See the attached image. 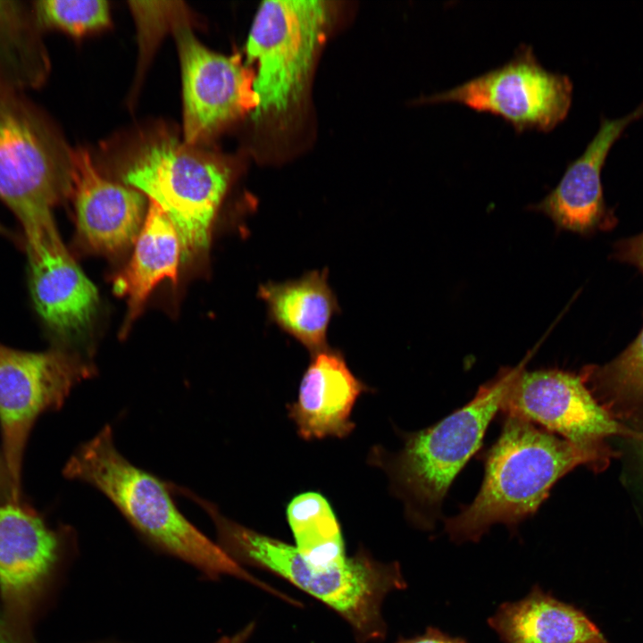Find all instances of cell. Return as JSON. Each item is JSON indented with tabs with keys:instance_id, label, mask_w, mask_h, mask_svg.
I'll use <instances>...</instances> for the list:
<instances>
[{
	"instance_id": "cell-1",
	"label": "cell",
	"mask_w": 643,
	"mask_h": 643,
	"mask_svg": "<svg viewBox=\"0 0 643 643\" xmlns=\"http://www.w3.org/2000/svg\"><path fill=\"white\" fill-rule=\"evenodd\" d=\"M614 453L605 444L582 447L522 417L505 414L501 434L489 449L485 475L473 501L445 522L456 543L478 542L497 523L514 530L533 515L553 486L579 465L605 467Z\"/></svg>"
},
{
	"instance_id": "cell-2",
	"label": "cell",
	"mask_w": 643,
	"mask_h": 643,
	"mask_svg": "<svg viewBox=\"0 0 643 643\" xmlns=\"http://www.w3.org/2000/svg\"><path fill=\"white\" fill-rule=\"evenodd\" d=\"M188 498L210 516L219 546L235 561L269 572L322 602L349 625L357 643L385 640L383 602L391 592L407 588L398 562L379 561L360 548L343 565L317 570L294 546L225 517L215 505L193 492Z\"/></svg>"
},
{
	"instance_id": "cell-3",
	"label": "cell",
	"mask_w": 643,
	"mask_h": 643,
	"mask_svg": "<svg viewBox=\"0 0 643 643\" xmlns=\"http://www.w3.org/2000/svg\"><path fill=\"white\" fill-rule=\"evenodd\" d=\"M63 474L97 489L144 538L208 577H235L286 598L195 527L175 505L169 483L135 466L118 451L109 424L79 447Z\"/></svg>"
},
{
	"instance_id": "cell-4",
	"label": "cell",
	"mask_w": 643,
	"mask_h": 643,
	"mask_svg": "<svg viewBox=\"0 0 643 643\" xmlns=\"http://www.w3.org/2000/svg\"><path fill=\"white\" fill-rule=\"evenodd\" d=\"M518 368H502L465 405L405 436L403 448L393 458L391 472L408 516L417 527H435L449 487L480 447Z\"/></svg>"
},
{
	"instance_id": "cell-5",
	"label": "cell",
	"mask_w": 643,
	"mask_h": 643,
	"mask_svg": "<svg viewBox=\"0 0 643 643\" xmlns=\"http://www.w3.org/2000/svg\"><path fill=\"white\" fill-rule=\"evenodd\" d=\"M71 150L16 90L0 86V200L24 242L56 226L53 208L71 191Z\"/></svg>"
},
{
	"instance_id": "cell-6",
	"label": "cell",
	"mask_w": 643,
	"mask_h": 643,
	"mask_svg": "<svg viewBox=\"0 0 643 643\" xmlns=\"http://www.w3.org/2000/svg\"><path fill=\"white\" fill-rule=\"evenodd\" d=\"M331 19L325 1L262 3L246 44L247 60L256 65L254 118H279L301 101Z\"/></svg>"
},
{
	"instance_id": "cell-7",
	"label": "cell",
	"mask_w": 643,
	"mask_h": 643,
	"mask_svg": "<svg viewBox=\"0 0 643 643\" xmlns=\"http://www.w3.org/2000/svg\"><path fill=\"white\" fill-rule=\"evenodd\" d=\"M124 181L164 212L186 258L208 246L230 171L177 139L165 138L145 148L126 171Z\"/></svg>"
},
{
	"instance_id": "cell-8",
	"label": "cell",
	"mask_w": 643,
	"mask_h": 643,
	"mask_svg": "<svg viewBox=\"0 0 643 643\" xmlns=\"http://www.w3.org/2000/svg\"><path fill=\"white\" fill-rule=\"evenodd\" d=\"M93 370L62 350L29 352L0 344V430L3 459L19 503L25 446L38 417L61 407Z\"/></svg>"
},
{
	"instance_id": "cell-9",
	"label": "cell",
	"mask_w": 643,
	"mask_h": 643,
	"mask_svg": "<svg viewBox=\"0 0 643 643\" xmlns=\"http://www.w3.org/2000/svg\"><path fill=\"white\" fill-rule=\"evenodd\" d=\"M572 89L566 74L547 70L532 47L522 44L501 66L419 101L458 103L499 116L518 132L550 131L566 118Z\"/></svg>"
},
{
	"instance_id": "cell-10",
	"label": "cell",
	"mask_w": 643,
	"mask_h": 643,
	"mask_svg": "<svg viewBox=\"0 0 643 643\" xmlns=\"http://www.w3.org/2000/svg\"><path fill=\"white\" fill-rule=\"evenodd\" d=\"M500 410L582 447L604 445L603 438L610 436L641 438L598 402L580 373L553 369L526 372L520 364Z\"/></svg>"
},
{
	"instance_id": "cell-11",
	"label": "cell",
	"mask_w": 643,
	"mask_h": 643,
	"mask_svg": "<svg viewBox=\"0 0 643 643\" xmlns=\"http://www.w3.org/2000/svg\"><path fill=\"white\" fill-rule=\"evenodd\" d=\"M173 31L181 63L184 136L191 145L255 111V74L238 55L226 56L207 49L183 19L174 20Z\"/></svg>"
},
{
	"instance_id": "cell-12",
	"label": "cell",
	"mask_w": 643,
	"mask_h": 643,
	"mask_svg": "<svg viewBox=\"0 0 643 643\" xmlns=\"http://www.w3.org/2000/svg\"><path fill=\"white\" fill-rule=\"evenodd\" d=\"M24 246L29 289L38 317L59 338L77 337L96 311L95 286L65 247L57 228Z\"/></svg>"
},
{
	"instance_id": "cell-13",
	"label": "cell",
	"mask_w": 643,
	"mask_h": 643,
	"mask_svg": "<svg viewBox=\"0 0 643 643\" xmlns=\"http://www.w3.org/2000/svg\"><path fill=\"white\" fill-rule=\"evenodd\" d=\"M70 193L81 244L99 253L114 254L136 240L144 216L143 195L102 177L82 149L71 150Z\"/></svg>"
},
{
	"instance_id": "cell-14",
	"label": "cell",
	"mask_w": 643,
	"mask_h": 643,
	"mask_svg": "<svg viewBox=\"0 0 643 643\" xmlns=\"http://www.w3.org/2000/svg\"><path fill=\"white\" fill-rule=\"evenodd\" d=\"M643 118V102L629 114L605 119L577 159L566 168L556 187L533 208L547 215L559 229L580 234L612 229L614 213L604 200L601 172L615 141L633 121Z\"/></svg>"
},
{
	"instance_id": "cell-15",
	"label": "cell",
	"mask_w": 643,
	"mask_h": 643,
	"mask_svg": "<svg viewBox=\"0 0 643 643\" xmlns=\"http://www.w3.org/2000/svg\"><path fill=\"white\" fill-rule=\"evenodd\" d=\"M365 390L343 355L327 347L313 354L289 415L305 439L343 438L354 429L352 409Z\"/></svg>"
},
{
	"instance_id": "cell-16",
	"label": "cell",
	"mask_w": 643,
	"mask_h": 643,
	"mask_svg": "<svg viewBox=\"0 0 643 643\" xmlns=\"http://www.w3.org/2000/svg\"><path fill=\"white\" fill-rule=\"evenodd\" d=\"M59 537L29 510L0 504V591L7 604L21 606L37 592L54 564Z\"/></svg>"
},
{
	"instance_id": "cell-17",
	"label": "cell",
	"mask_w": 643,
	"mask_h": 643,
	"mask_svg": "<svg viewBox=\"0 0 643 643\" xmlns=\"http://www.w3.org/2000/svg\"><path fill=\"white\" fill-rule=\"evenodd\" d=\"M487 622L502 643H609L581 609L538 584L523 598L501 604Z\"/></svg>"
},
{
	"instance_id": "cell-18",
	"label": "cell",
	"mask_w": 643,
	"mask_h": 643,
	"mask_svg": "<svg viewBox=\"0 0 643 643\" xmlns=\"http://www.w3.org/2000/svg\"><path fill=\"white\" fill-rule=\"evenodd\" d=\"M270 320L313 354L327 348L331 318L339 311L328 283V271H313L299 279L267 282L259 288Z\"/></svg>"
},
{
	"instance_id": "cell-19",
	"label": "cell",
	"mask_w": 643,
	"mask_h": 643,
	"mask_svg": "<svg viewBox=\"0 0 643 643\" xmlns=\"http://www.w3.org/2000/svg\"><path fill=\"white\" fill-rule=\"evenodd\" d=\"M128 266L115 277L113 290L128 301L129 326L139 314L153 289L163 280L176 282L181 252L179 235L171 220L150 202Z\"/></svg>"
},
{
	"instance_id": "cell-20",
	"label": "cell",
	"mask_w": 643,
	"mask_h": 643,
	"mask_svg": "<svg viewBox=\"0 0 643 643\" xmlns=\"http://www.w3.org/2000/svg\"><path fill=\"white\" fill-rule=\"evenodd\" d=\"M287 518L294 547L309 565L326 571L347 562L340 525L322 495L306 492L296 496L288 505Z\"/></svg>"
},
{
	"instance_id": "cell-21",
	"label": "cell",
	"mask_w": 643,
	"mask_h": 643,
	"mask_svg": "<svg viewBox=\"0 0 643 643\" xmlns=\"http://www.w3.org/2000/svg\"><path fill=\"white\" fill-rule=\"evenodd\" d=\"M32 12L16 1H0V86L18 90L39 83L45 56Z\"/></svg>"
},
{
	"instance_id": "cell-22",
	"label": "cell",
	"mask_w": 643,
	"mask_h": 643,
	"mask_svg": "<svg viewBox=\"0 0 643 643\" xmlns=\"http://www.w3.org/2000/svg\"><path fill=\"white\" fill-rule=\"evenodd\" d=\"M594 396L614 416L643 414V328L614 359L603 366L589 365L580 372Z\"/></svg>"
},
{
	"instance_id": "cell-23",
	"label": "cell",
	"mask_w": 643,
	"mask_h": 643,
	"mask_svg": "<svg viewBox=\"0 0 643 643\" xmlns=\"http://www.w3.org/2000/svg\"><path fill=\"white\" fill-rule=\"evenodd\" d=\"M38 29H54L72 36L106 27L108 3L103 0H40L31 7Z\"/></svg>"
},
{
	"instance_id": "cell-24",
	"label": "cell",
	"mask_w": 643,
	"mask_h": 643,
	"mask_svg": "<svg viewBox=\"0 0 643 643\" xmlns=\"http://www.w3.org/2000/svg\"><path fill=\"white\" fill-rule=\"evenodd\" d=\"M614 257L635 266L643 275V231L617 242Z\"/></svg>"
},
{
	"instance_id": "cell-25",
	"label": "cell",
	"mask_w": 643,
	"mask_h": 643,
	"mask_svg": "<svg viewBox=\"0 0 643 643\" xmlns=\"http://www.w3.org/2000/svg\"><path fill=\"white\" fill-rule=\"evenodd\" d=\"M394 643H469L464 638L451 636L437 627L429 626L423 634L399 636Z\"/></svg>"
},
{
	"instance_id": "cell-26",
	"label": "cell",
	"mask_w": 643,
	"mask_h": 643,
	"mask_svg": "<svg viewBox=\"0 0 643 643\" xmlns=\"http://www.w3.org/2000/svg\"><path fill=\"white\" fill-rule=\"evenodd\" d=\"M255 630V625L253 622H248L234 635L222 637L215 643H247Z\"/></svg>"
},
{
	"instance_id": "cell-27",
	"label": "cell",
	"mask_w": 643,
	"mask_h": 643,
	"mask_svg": "<svg viewBox=\"0 0 643 643\" xmlns=\"http://www.w3.org/2000/svg\"><path fill=\"white\" fill-rule=\"evenodd\" d=\"M8 494L12 500V485L4 459H0V497Z\"/></svg>"
},
{
	"instance_id": "cell-28",
	"label": "cell",
	"mask_w": 643,
	"mask_h": 643,
	"mask_svg": "<svg viewBox=\"0 0 643 643\" xmlns=\"http://www.w3.org/2000/svg\"><path fill=\"white\" fill-rule=\"evenodd\" d=\"M0 643H11L7 632L0 621Z\"/></svg>"
},
{
	"instance_id": "cell-29",
	"label": "cell",
	"mask_w": 643,
	"mask_h": 643,
	"mask_svg": "<svg viewBox=\"0 0 643 643\" xmlns=\"http://www.w3.org/2000/svg\"><path fill=\"white\" fill-rule=\"evenodd\" d=\"M0 235L7 236L9 237V232L6 230V229L1 224L0 222Z\"/></svg>"
},
{
	"instance_id": "cell-30",
	"label": "cell",
	"mask_w": 643,
	"mask_h": 643,
	"mask_svg": "<svg viewBox=\"0 0 643 643\" xmlns=\"http://www.w3.org/2000/svg\"><path fill=\"white\" fill-rule=\"evenodd\" d=\"M639 440L642 442L641 453H642V457H643V435L642 434H641V438Z\"/></svg>"
}]
</instances>
